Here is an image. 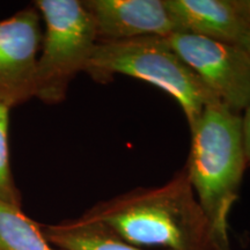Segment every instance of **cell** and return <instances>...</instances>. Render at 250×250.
Instances as JSON below:
<instances>
[{"instance_id": "obj_1", "label": "cell", "mask_w": 250, "mask_h": 250, "mask_svg": "<svg viewBox=\"0 0 250 250\" xmlns=\"http://www.w3.org/2000/svg\"><path fill=\"white\" fill-rule=\"evenodd\" d=\"M146 250H214L211 227L186 167L158 187H139L85 212Z\"/></svg>"}, {"instance_id": "obj_2", "label": "cell", "mask_w": 250, "mask_h": 250, "mask_svg": "<svg viewBox=\"0 0 250 250\" xmlns=\"http://www.w3.org/2000/svg\"><path fill=\"white\" fill-rule=\"evenodd\" d=\"M190 133L191 146L184 167L210 224L213 249L232 250L228 218L248 167L242 115L218 103L205 109Z\"/></svg>"}, {"instance_id": "obj_3", "label": "cell", "mask_w": 250, "mask_h": 250, "mask_svg": "<svg viewBox=\"0 0 250 250\" xmlns=\"http://www.w3.org/2000/svg\"><path fill=\"white\" fill-rule=\"evenodd\" d=\"M85 73L100 83L127 76L165 90L182 108L189 129L206 108L220 103L164 37L98 42Z\"/></svg>"}, {"instance_id": "obj_4", "label": "cell", "mask_w": 250, "mask_h": 250, "mask_svg": "<svg viewBox=\"0 0 250 250\" xmlns=\"http://www.w3.org/2000/svg\"><path fill=\"white\" fill-rule=\"evenodd\" d=\"M34 6L44 23L35 98L45 104H58L66 99L72 80L85 72L98 35L81 0H36Z\"/></svg>"}, {"instance_id": "obj_5", "label": "cell", "mask_w": 250, "mask_h": 250, "mask_svg": "<svg viewBox=\"0 0 250 250\" xmlns=\"http://www.w3.org/2000/svg\"><path fill=\"white\" fill-rule=\"evenodd\" d=\"M166 40L221 104L242 115L250 105V57L241 46L186 31Z\"/></svg>"}, {"instance_id": "obj_6", "label": "cell", "mask_w": 250, "mask_h": 250, "mask_svg": "<svg viewBox=\"0 0 250 250\" xmlns=\"http://www.w3.org/2000/svg\"><path fill=\"white\" fill-rule=\"evenodd\" d=\"M41 23L34 4L0 20V101L11 109L35 98Z\"/></svg>"}, {"instance_id": "obj_7", "label": "cell", "mask_w": 250, "mask_h": 250, "mask_svg": "<svg viewBox=\"0 0 250 250\" xmlns=\"http://www.w3.org/2000/svg\"><path fill=\"white\" fill-rule=\"evenodd\" d=\"M99 42L167 39L181 29L166 0H83Z\"/></svg>"}, {"instance_id": "obj_8", "label": "cell", "mask_w": 250, "mask_h": 250, "mask_svg": "<svg viewBox=\"0 0 250 250\" xmlns=\"http://www.w3.org/2000/svg\"><path fill=\"white\" fill-rule=\"evenodd\" d=\"M181 31L240 45L250 29V0H166Z\"/></svg>"}, {"instance_id": "obj_9", "label": "cell", "mask_w": 250, "mask_h": 250, "mask_svg": "<svg viewBox=\"0 0 250 250\" xmlns=\"http://www.w3.org/2000/svg\"><path fill=\"white\" fill-rule=\"evenodd\" d=\"M46 240L62 250H146L122 239L87 213L58 224L41 225Z\"/></svg>"}, {"instance_id": "obj_10", "label": "cell", "mask_w": 250, "mask_h": 250, "mask_svg": "<svg viewBox=\"0 0 250 250\" xmlns=\"http://www.w3.org/2000/svg\"><path fill=\"white\" fill-rule=\"evenodd\" d=\"M0 250H62L51 245L41 229L15 206L0 201Z\"/></svg>"}, {"instance_id": "obj_11", "label": "cell", "mask_w": 250, "mask_h": 250, "mask_svg": "<svg viewBox=\"0 0 250 250\" xmlns=\"http://www.w3.org/2000/svg\"><path fill=\"white\" fill-rule=\"evenodd\" d=\"M9 111L5 103L0 101V201L21 206V196L15 186L9 155Z\"/></svg>"}, {"instance_id": "obj_12", "label": "cell", "mask_w": 250, "mask_h": 250, "mask_svg": "<svg viewBox=\"0 0 250 250\" xmlns=\"http://www.w3.org/2000/svg\"><path fill=\"white\" fill-rule=\"evenodd\" d=\"M242 134L247 166L250 167V105L243 111L242 115Z\"/></svg>"}, {"instance_id": "obj_13", "label": "cell", "mask_w": 250, "mask_h": 250, "mask_svg": "<svg viewBox=\"0 0 250 250\" xmlns=\"http://www.w3.org/2000/svg\"><path fill=\"white\" fill-rule=\"evenodd\" d=\"M240 46L245 50V51L247 52V55L250 57V29L248 30V33L246 34V36L243 37L241 43H240Z\"/></svg>"}]
</instances>
